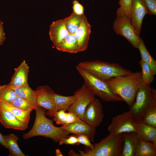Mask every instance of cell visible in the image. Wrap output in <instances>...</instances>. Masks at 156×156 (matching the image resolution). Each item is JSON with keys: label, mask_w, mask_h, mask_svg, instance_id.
Wrapping results in <instances>:
<instances>
[{"label": "cell", "mask_w": 156, "mask_h": 156, "mask_svg": "<svg viewBox=\"0 0 156 156\" xmlns=\"http://www.w3.org/2000/svg\"><path fill=\"white\" fill-rule=\"evenodd\" d=\"M105 81L112 91L120 97L129 107L134 101L139 89L144 84L142 79L141 71L114 77Z\"/></svg>", "instance_id": "1"}, {"label": "cell", "mask_w": 156, "mask_h": 156, "mask_svg": "<svg viewBox=\"0 0 156 156\" xmlns=\"http://www.w3.org/2000/svg\"><path fill=\"white\" fill-rule=\"evenodd\" d=\"M36 118L33 126L27 133L24 134V139H27L37 136H41L52 139L57 142L61 139L67 137L68 133L53 124L52 120L45 116V109L42 107L37 106L35 109Z\"/></svg>", "instance_id": "2"}, {"label": "cell", "mask_w": 156, "mask_h": 156, "mask_svg": "<svg viewBox=\"0 0 156 156\" xmlns=\"http://www.w3.org/2000/svg\"><path fill=\"white\" fill-rule=\"evenodd\" d=\"M124 143L123 133L109 134L92 148L86 146L84 151L80 150L77 156H121Z\"/></svg>", "instance_id": "3"}, {"label": "cell", "mask_w": 156, "mask_h": 156, "mask_svg": "<svg viewBox=\"0 0 156 156\" xmlns=\"http://www.w3.org/2000/svg\"><path fill=\"white\" fill-rule=\"evenodd\" d=\"M135 97V101L129 107V110L134 122L141 123L145 112L156 106V90L150 84H144L138 90Z\"/></svg>", "instance_id": "4"}, {"label": "cell", "mask_w": 156, "mask_h": 156, "mask_svg": "<svg viewBox=\"0 0 156 156\" xmlns=\"http://www.w3.org/2000/svg\"><path fill=\"white\" fill-rule=\"evenodd\" d=\"M78 65L94 76L105 81L114 77L127 75L133 73L118 64L98 60L82 62Z\"/></svg>", "instance_id": "5"}, {"label": "cell", "mask_w": 156, "mask_h": 156, "mask_svg": "<svg viewBox=\"0 0 156 156\" xmlns=\"http://www.w3.org/2000/svg\"><path fill=\"white\" fill-rule=\"evenodd\" d=\"M76 68L83 79L84 83L95 96L106 102L123 101L120 97L112 91L105 81L94 76L78 64Z\"/></svg>", "instance_id": "6"}, {"label": "cell", "mask_w": 156, "mask_h": 156, "mask_svg": "<svg viewBox=\"0 0 156 156\" xmlns=\"http://www.w3.org/2000/svg\"><path fill=\"white\" fill-rule=\"evenodd\" d=\"M113 28L117 34L124 37L134 47L138 49L140 36L137 35L130 19L126 16H117L113 22Z\"/></svg>", "instance_id": "7"}, {"label": "cell", "mask_w": 156, "mask_h": 156, "mask_svg": "<svg viewBox=\"0 0 156 156\" xmlns=\"http://www.w3.org/2000/svg\"><path fill=\"white\" fill-rule=\"evenodd\" d=\"M75 92L77 94V98L67 110L73 112L83 121L85 110L90 103L95 98V95L85 83Z\"/></svg>", "instance_id": "8"}, {"label": "cell", "mask_w": 156, "mask_h": 156, "mask_svg": "<svg viewBox=\"0 0 156 156\" xmlns=\"http://www.w3.org/2000/svg\"><path fill=\"white\" fill-rule=\"evenodd\" d=\"M134 123L129 110L114 117L108 127L109 134H114L135 132Z\"/></svg>", "instance_id": "9"}, {"label": "cell", "mask_w": 156, "mask_h": 156, "mask_svg": "<svg viewBox=\"0 0 156 156\" xmlns=\"http://www.w3.org/2000/svg\"><path fill=\"white\" fill-rule=\"evenodd\" d=\"M104 117L101 103L99 99L95 98L87 106L84 114L83 121L96 128L101 123Z\"/></svg>", "instance_id": "10"}, {"label": "cell", "mask_w": 156, "mask_h": 156, "mask_svg": "<svg viewBox=\"0 0 156 156\" xmlns=\"http://www.w3.org/2000/svg\"><path fill=\"white\" fill-rule=\"evenodd\" d=\"M148 13L143 0H132L130 21L138 37H139L144 17Z\"/></svg>", "instance_id": "11"}, {"label": "cell", "mask_w": 156, "mask_h": 156, "mask_svg": "<svg viewBox=\"0 0 156 156\" xmlns=\"http://www.w3.org/2000/svg\"><path fill=\"white\" fill-rule=\"evenodd\" d=\"M60 127L69 134L86 135L88 137L90 142H94L96 128L82 120L62 126Z\"/></svg>", "instance_id": "12"}, {"label": "cell", "mask_w": 156, "mask_h": 156, "mask_svg": "<svg viewBox=\"0 0 156 156\" xmlns=\"http://www.w3.org/2000/svg\"><path fill=\"white\" fill-rule=\"evenodd\" d=\"M91 27L86 16L83 14L80 25L74 34L78 44L79 52L84 51L87 48Z\"/></svg>", "instance_id": "13"}, {"label": "cell", "mask_w": 156, "mask_h": 156, "mask_svg": "<svg viewBox=\"0 0 156 156\" xmlns=\"http://www.w3.org/2000/svg\"><path fill=\"white\" fill-rule=\"evenodd\" d=\"M37 93L36 103L45 110L50 111L54 107L53 95L55 92L49 86H41L36 90Z\"/></svg>", "instance_id": "14"}, {"label": "cell", "mask_w": 156, "mask_h": 156, "mask_svg": "<svg viewBox=\"0 0 156 156\" xmlns=\"http://www.w3.org/2000/svg\"><path fill=\"white\" fill-rule=\"evenodd\" d=\"M49 34L50 40L56 47L70 34L64 19L53 22L50 25Z\"/></svg>", "instance_id": "15"}, {"label": "cell", "mask_w": 156, "mask_h": 156, "mask_svg": "<svg viewBox=\"0 0 156 156\" xmlns=\"http://www.w3.org/2000/svg\"><path fill=\"white\" fill-rule=\"evenodd\" d=\"M77 97V94L75 92H74L73 95L66 96L59 94L55 92L53 95L54 107L53 109L48 111L45 113V114L50 117H53L54 114L59 110H68L75 100Z\"/></svg>", "instance_id": "16"}, {"label": "cell", "mask_w": 156, "mask_h": 156, "mask_svg": "<svg viewBox=\"0 0 156 156\" xmlns=\"http://www.w3.org/2000/svg\"><path fill=\"white\" fill-rule=\"evenodd\" d=\"M0 122L7 128L25 130L27 127L11 112L1 108H0Z\"/></svg>", "instance_id": "17"}, {"label": "cell", "mask_w": 156, "mask_h": 156, "mask_svg": "<svg viewBox=\"0 0 156 156\" xmlns=\"http://www.w3.org/2000/svg\"><path fill=\"white\" fill-rule=\"evenodd\" d=\"M8 85L11 87H18L28 83L27 79L29 67L24 60L17 68Z\"/></svg>", "instance_id": "18"}, {"label": "cell", "mask_w": 156, "mask_h": 156, "mask_svg": "<svg viewBox=\"0 0 156 156\" xmlns=\"http://www.w3.org/2000/svg\"><path fill=\"white\" fill-rule=\"evenodd\" d=\"M124 146L121 156H135L140 141L135 132L123 133Z\"/></svg>", "instance_id": "19"}, {"label": "cell", "mask_w": 156, "mask_h": 156, "mask_svg": "<svg viewBox=\"0 0 156 156\" xmlns=\"http://www.w3.org/2000/svg\"><path fill=\"white\" fill-rule=\"evenodd\" d=\"M136 132L140 138L156 145V127L143 123H134Z\"/></svg>", "instance_id": "20"}, {"label": "cell", "mask_w": 156, "mask_h": 156, "mask_svg": "<svg viewBox=\"0 0 156 156\" xmlns=\"http://www.w3.org/2000/svg\"><path fill=\"white\" fill-rule=\"evenodd\" d=\"M0 108L10 111L20 121L27 126L30 114L32 109L23 110L14 106L11 103L2 100H0Z\"/></svg>", "instance_id": "21"}, {"label": "cell", "mask_w": 156, "mask_h": 156, "mask_svg": "<svg viewBox=\"0 0 156 156\" xmlns=\"http://www.w3.org/2000/svg\"><path fill=\"white\" fill-rule=\"evenodd\" d=\"M55 48L57 50L62 52L71 53L79 52L78 44L75 34L70 33Z\"/></svg>", "instance_id": "22"}, {"label": "cell", "mask_w": 156, "mask_h": 156, "mask_svg": "<svg viewBox=\"0 0 156 156\" xmlns=\"http://www.w3.org/2000/svg\"><path fill=\"white\" fill-rule=\"evenodd\" d=\"M11 87L17 96L36 103V92L32 90L28 83L18 87Z\"/></svg>", "instance_id": "23"}, {"label": "cell", "mask_w": 156, "mask_h": 156, "mask_svg": "<svg viewBox=\"0 0 156 156\" xmlns=\"http://www.w3.org/2000/svg\"><path fill=\"white\" fill-rule=\"evenodd\" d=\"M156 145L140 138L135 156H156Z\"/></svg>", "instance_id": "24"}, {"label": "cell", "mask_w": 156, "mask_h": 156, "mask_svg": "<svg viewBox=\"0 0 156 156\" xmlns=\"http://www.w3.org/2000/svg\"><path fill=\"white\" fill-rule=\"evenodd\" d=\"M4 136L8 148L10 152V155L25 156L18 145L17 142L18 138L17 135L13 133H10L8 135H4Z\"/></svg>", "instance_id": "25"}, {"label": "cell", "mask_w": 156, "mask_h": 156, "mask_svg": "<svg viewBox=\"0 0 156 156\" xmlns=\"http://www.w3.org/2000/svg\"><path fill=\"white\" fill-rule=\"evenodd\" d=\"M140 43L138 49L139 50L141 60L147 63L153 73L156 74V61L151 55L146 47L142 39L139 37Z\"/></svg>", "instance_id": "26"}, {"label": "cell", "mask_w": 156, "mask_h": 156, "mask_svg": "<svg viewBox=\"0 0 156 156\" xmlns=\"http://www.w3.org/2000/svg\"><path fill=\"white\" fill-rule=\"evenodd\" d=\"M83 15H77L73 12L69 16L64 19L67 28L70 34H75L80 25Z\"/></svg>", "instance_id": "27"}, {"label": "cell", "mask_w": 156, "mask_h": 156, "mask_svg": "<svg viewBox=\"0 0 156 156\" xmlns=\"http://www.w3.org/2000/svg\"><path fill=\"white\" fill-rule=\"evenodd\" d=\"M16 96L14 90L8 84L0 85V100L12 103Z\"/></svg>", "instance_id": "28"}, {"label": "cell", "mask_w": 156, "mask_h": 156, "mask_svg": "<svg viewBox=\"0 0 156 156\" xmlns=\"http://www.w3.org/2000/svg\"><path fill=\"white\" fill-rule=\"evenodd\" d=\"M141 68L142 77L144 84H150L154 79L155 74L151 70L149 66L141 59L139 62Z\"/></svg>", "instance_id": "29"}, {"label": "cell", "mask_w": 156, "mask_h": 156, "mask_svg": "<svg viewBox=\"0 0 156 156\" xmlns=\"http://www.w3.org/2000/svg\"><path fill=\"white\" fill-rule=\"evenodd\" d=\"M14 106L23 110L35 109L36 103L17 96L11 103Z\"/></svg>", "instance_id": "30"}, {"label": "cell", "mask_w": 156, "mask_h": 156, "mask_svg": "<svg viewBox=\"0 0 156 156\" xmlns=\"http://www.w3.org/2000/svg\"><path fill=\"white\" fill-rule=\"evenodd\" d=\"M132 0H120V6L118 8L116 13L117 16L125 15L130 20Z\"/></svg>", "instance_id": "31"}, {"label": "cell", "mask_w": 156, "mask_h": 156, "mask_svg": "<svg viewBox=\"0 0 156 156\" xmlns=\"http://www.w3.org/2000/svg\"><path fill=\"white\" fill-rule=\"evenodd\" d=\"M142 123L156 127V106L147 110L143 115Z\"/></svg>", "instance_id": "32"}, {"label": "cell", "mask_w": 156, "mask_h": 156, "mask_svg": "<svg viewBox=\"0 0 156 156\" xmlns=\"http://www.w3.org/2000/svg\"><path fill=\"white\" fill-rule=\"evenodd\" d=\"M65 110L62 109L56 112L53 117L54 120L58 125H61L62 126L66 125V112Z\"/></svg>", "instance_id": "33"}, {"label": "cell", "mask_w": 156, "mask_h": 156, "mask_svg": "<svg viewBox=\"0 0 156 156\" xmlns=\"http://www.w3.org/2000/svg\"><path fill=\"white\" fill-rule=\"evenodd\" d=\"M59 142L60 145L63 144L79 145V144L77 137L75 135L68 136L61 139Z\"/></svg>", "instance_id": "34"}, {"label": "cell", "mask_w": 156, "mask_h": 156, "mask_svg": "<svg viewBox=\"0 0 156 156\" xmlns=\"http://www.w3.org/2000/svg\"><path fill=\"white\" fill-rule=\"evenodd\" d=\"M75 135L77 137L79 144H83L89 148H93L94 144H91L88 137L86 135L81 134Z\"/></svg>", "instance_id": "35"}, {"label": "cell", "mask_w": 156, "mask_h": 156, "mask_svg": "<svg viewBox=\"0 0 156 156\" xmlns=\"http://www.w3.org/2000/svg\"><path fill=\"white\" fill-rule=\"evenodd\" d=\"M73 12L76 14L82 16L84 14V7L77 0H74L72 2Z\"/></svg>", "instance_id": "36"}, {"label": "cell", "mask_w": 156, "mask_h": 156, "mask_svg": "<svg viewBox=\"0 0 156 156\" xmlns=\"http://www.w3.org/2000/svg\"><path fill=\"white\" fill-rule=\"evenodd\" d=\"M147 8L148 13L156 14V0H143Z\"/></svg>", "instance_id": "37"}, {"label": "cell", "mask_w": 156, "mask_h": 156, "mask_svg": "<svg viewBox=\"0 0 156 156\" xmlns=\"http://www.w3.org/2000/svg\"><path fill=\"white\" fill-rule=\"evenodd\" d=\"M81 120L73 112L70 111H68V112H66V125L71 124L76 121H79Z\"/></svg>", "instance_id": "38"}, {"label": "cell", "mask_w": 156, "mask_h": 156, "mask_svg": "<svg viewBox=\"0 0 156 156\" xmlns=\"http://www.w3.org/2000/svg\"><path fill=\"white\" fill-rule=\"evenodd\" d=\"M5 39V34L3 28V23L0 20V46L3 44Z\"/></svg>", "instance_id": "39"}, {"label": "cell", "mask_w": 156, "mask_h": 156, "mask_svg": "<svg viewBox=\"0 0 156 156\" xmlns=\"http://www.w3.org/2000/svg\"><path fill=\"white\" fill-rule=\"evenodd\" d=\"M0 144L3 147L8 148V146L5 142L4 135L0 133Z\"/></svg>", "instance_id": "40"}, {"label": "cell", "mask_w": 156, "mask_h": 156, "mask_svg": "<svg viewBox=\"0 0 156 156\" xmlns=\"http://www.w3.org/2000/svg\"><path fill=\"white\" fill-rule=\"evenodd\" d=\"M55 154L57 156H64L62 153L58 149H57L55 150Z\"/></svg>", "instance_id": "41"}]
</instances>
